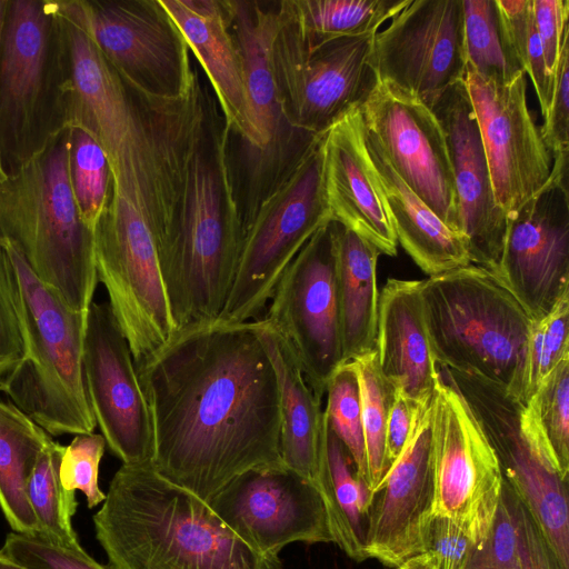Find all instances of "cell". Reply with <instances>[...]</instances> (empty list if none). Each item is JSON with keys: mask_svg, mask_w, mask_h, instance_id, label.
I'll return each mask as SVG.
<instances>
[{"mask_svg": "<svg viewBox=\"0 0 569 569\" xmlns=\"http://www.w3.org/2000/svg\"><path fill=\"white\" fill-rule=\"evenodd\" d=\"M259 327L190 326L136 366L151 413V466L207 502L242 472L284 466L279 388Z\"/></svg>", "mask_w": 569, "mask_h": 569, "instance_id": "cell-1", "label": "cell"}, {"mask_svg": "<svg viewBox=\"0 0 569 569\" xmlns=\"http://www.w3.org/2000/svg\"><path fill=\"white\" fill-rule=\"evenodd\" d=\"M57 6L70 58L68 128H82L100 144L110 166L112 191L142 213L160 254L177 226L204 90L200 83L179 100L142 93L102 56L76 0Z\"/></svg>", "mask_w": 569, "mask_h": 569, "instance_id": "cell-2", "label": "cell"}, {"mask_svg": "<svg viewBox=\"0 0 569 569\" xmlns=\"http://www.w3.org/2000/svg\"><path fill=\"white\" fill-rule=\"evenodd\" d=\"M93 525L110 569H283L151 465L116 471Z\"/></svg>", "mask_w": 569, "mask_h": 569, "instance_id": "cell-3", "label": "cell"}, {"mask_svg": "<svg viewBox=\"0 0 569 569\" xmlns=\"http://www.w3.org/2000/svg\"><path fill=\"white\" fill-rule=\"evenodd\" d=\"M230 132L216 98L204 91L177 226L160 252L177 331L218 319L232 284L242 217L233 187Z\"/></svg>", "mask_w": 569, "mask_h": 569, "instance_id": "cell-4", "label": "cell"}, {"mask_svg": "<svg viewBox=\"0 0 569 569\" xmlns=\"http://www.w3.org/2000/svg\"><path fill=\"white\" fill-rule=\"evenodd\" d=\"M0 279L26 345L24 359L0 391L50 436L93 432L82 363L88 311L71 308L9 242L0 243Z\"/></svg>", "mask_w": 569, "mask_h": 569, "instance_id": "cell-5", "label": "cell"}, {"mask_svg": "<svg viewBox=\"0 0 569 569\" xmlns=\"http://www.w3.org/2000/svg\"><path fill=\"white\" fill-rule=\"evenodd\" d=\"M421 296L437 366L493 385L525 406L532 319L499 278L469 263L421 280Z\"/></svg>", "mask_w": 569, "mask_h": 569, "instance_id": "cell-6", "label": "cell"}, {"mask_svg": "<svg viewBox=\"0 0 569 569\" xmlns=\"http://www.w3.org/2000/svg\"><path fill=\"white\" fill-rule=\"evenodd\" d=\"M69 128L18 173L0 182V243L73 309L88 311L98 283L93 232L77 209L69 179Z\"/></svg>", "mask_w": 569, "mask_h": 569, "instance_id": "cell-7", "label": "cell"}, {"mask_svg": "<svg viewBox=\"0 0 569 569\" xmlns=\"http://www.w3.org/2000/svg\"><path fill=\"white\" fill-rule=\"evenodd\" d=\"M70 83L57 1L8 0L0 46V163L7 178L68 128Z\"/></svg>", "mask_w": 569, "mask_h": 569, "instance_id": "cell-8", "label": "cell"}, {"mask_svg": "<svg viewBox=\"0 0 569 569\" xmlns=\"http://www.w3.org/2000/svg\"><path fill=\"white\" fill-rule=\"evenodd\" d=\"M321 137L311 136L286 161L243 219L236 271L219 320L261 319L287 267L331 221L322 187Z\"/></svg>", "mask_w": 569, "mask_h": 569, "instance_id": "cell-9", "label": "cell"}, {"mask_svg": "<svg viewBox=\"0 0 569 569\" xmlns=\"http://www.w3.org/2000/svg\"><path fill=\"white\" fill-rule=\"evenodd\" d=\"M93 244L98 281L138 366L177 331L157 237L142 213L112 191L93 231Z\"/></svg>", "mask_w": 569, "mask_h": 569, "instance_id": "cell-10", "label": "cell"}, {"mask_svg": "<svg viewBox=\"0 0 569 569\" xmlns=\"http://www.w3.org/2000/svg\"><path fill=\"white\" fill-rule=\"evenodd\" d=\"M373 37L308 46L280 18L271 63L287 126L305 134L321 133L361 106L378 82L371 63Z\"/></svg>", "mask_w": 569, "mask_h": 569, "instance_id": "cell-11", "label": "cell"}, {"mask_svg": "<svg viewBox=\"0 0 569 569\" xmlns=\"http://www.w3.org/2000/svg\"><path fill=\"white\" fill-rule=\"evenodd\" d=\"M431 433L432 515L451 519L477 547L491 527L505 480L473 411L440 370L431 399Z\"/></svg>", "mask_w": 569, "mask_h": 569, "instance_id": "cell-12", "label": "cell"}, {"mask_svg": "<svg viewBox=\"0 0 569 569\" xmlns=\"http://www.w3.org/2000/svg\"><path fill=\"white\" fill-rule=\"evenodd\" d=\"M338 227L330 221L298 252L262 318L290 347L321 399L330 377L343 363L337 297Z\"/></svg>", "mask_w": 569, "mask_h": 569, "instance_id": "cell-13", "label": "cell"}, {"mask_svg": "<svg viewBox=\"0 0 569 569\" xmlns=\"http://www.w3.org/2000/svg\"><path fill=\"white\" fill-rule=\"evenodd\" d=\"M91 39L119 74L163 100L190 97L200 80L190 49L159 0H76Z\"/></svg>", "mask_w": 569, "mask_h": 569, "instance_id": "cell-14", "label": "cell"}, {"mask_svg": "<svg viewBox=\"0 0 569 569\" xmlns=\"http://www.w3.org/2000/svg\"><path fill=\"white\" fill-rule=\"evenodd\" d=\"M568 153L553 156L545 186L507 214L497 277L532 320L569 291Z\"/></svg>", "mask_w": 569, "mask_h": 569, "instance_id": "cell-15", "label": "cell"}, {"mask_svg": "<svg viewBox=\"0 0 569 569\" xmlns=\"http://www.w3.org/2000/svg\"><path fill=\"white\" fill-rule=\"evenodd\" d=\"M371 63L379 81L432 109L466 77L463 0H411L375 34Z\"/></svg>", "mask_w": 569, "mask_h": 569, "instance_id": "cell-16", "label": "cell"}, {"mask_svg": "<svg viewBox=\"0 0 569 569\" xmlns=\"http://www.w3.org/2000/svg\"><path fill=\"white\" fill-rule=\"evenodd\" d=\"M462 393L500 463L505 483L525 507L562 569H569L567 482L551 471L527 441L521 426L523 405L498 387L440 368Z\"/></svg>", "mask_w": 569, "mask_h": 569, "instance_id": "cell-17", "label": "cell"}, {"mask_svg": "<svg viewBox=\"0 0 569 569\" xmlns=\"http://www.w3.org/2000/svg\"><path fill=\"white\" fill-rule=\"evenodd\" d=\"M359 111L363 127L396 173L447 227L462 236L447 138L432 109L378 80Z\"/></svg>", "mask_w": 569, "mask_h": 569, "instance_id": "cell-18", "label": "cell"}, {"mask_svg": "<svg viewBox=\"0 0 569 569\" xmlns=\"http://www.w3.org/2000/svg\"><path fill=\"white\" fill-rule=\"evenodd\" d=\"M89 403L106 445L122 465H151L150 408L133 357L108 302H92L83 342Z\"/></svg>", "mask_w": 569, "mask_h": 569, "instance_id": "cell-19", "label": "cell"}, {"mask_svg": "<svg viewBox=\"0 0 569 569\" xmlns=\"http://www.w3.org/2000/svg\"><path fill=\"white\" fill-rule=\"evenodd\" d=\"M208 503L232 531L263 555L278 556L292 542L333 543L320 493L286 466L242 472Z\"/></svg>", "mask_w": 569, "mask_h": 569, "instance_id": "cell-20", "label": "cell"}, {"mask_svg": "<svg viewBox=\"0 0 569 569\" xmlns=\"http://www.w3.org/2000/svg\"><path fill=\"white\" fill-rule=\"evenodd\" d=\"M465 82L496 201L509 214L545 186L552 168V154L528 107L527 76L497 82L467 68Z\"/></svg>", "mask_w": 569, "mask_h": 569, "instance_id": "cell-21", "label": "cell"}, {"mask_svg": "<svg viewBox=\"0 0 569 569\" xmlns=\"http://www.w3.org/2000/svg\"><path fill=\"white\" fill-rule=\"evenodd\" d=\"M432 502L430 402L419 409L405 449L372 491L365 536L367 558L396 569L423 553Z\"/></svg>", "mask_w": 569, "mask_h": 569, "instance_id": "cell-22", "label": "cell"}, {"mask_svg": "<svg viewBox=\"0 0 569 569\" xmlns=\"http://www.w3.org/2000/svg\"><path fill=\"white\" fill-rule=\"evenodd\" d=\"M432 111L447 138L460 232L467 240L470 262L497 276L507 214L493 194L478 121L465 80L449 88Z\"/></svg>", "mask_w": 569, "mask_h": 569, "instance_id": "cell-23", "label": "cell"}, {"mask_svg": "<svg viewBox=\"0 0 569 569\" xmlns=\"http://www.w3.org/2000/svg\"><path fill=\"white\" fill-rule=\"evenodd\" d=\"M322 187L331 221L397 254L398 240L362 136L359 107L322 132Z\"/></svg>", "mask_w": 569, "mask_h": 569, "instance_id": "cell-24", "label": "cell"}, {"mask_svg": "<svg viewBox=\"0 0 569 569\" xmlns=\"http://www.w3.org/2000/svg\"><path fill=\"white\" fill-rule=\"evenodd\" d=\"M259 336L273 366L279 388L282 463L320 493L331 530L333 502L327 456L328 427L322 399L307 382L287 342L264 319H259Z\"/></svg>", "mask_w": 569, "mask_h": 569, "instance_id": "cell-25", "label": "cell"}, {"mask_svg": "<svg viewBox=\"0 0 569 569\" xmlns=\"http://www.w3.org/2000/svg\"><path fill=\"white\" fill-rule=\"evenodd\" d=\"M159 1L202 67L227 124L257 150L242 59L222 0Z\"/></svg>", "mask_w": 569, "mask_h": 569, "instance_id": "cell-26", "label": "cell"}, {"mask_svg": "<svg viewBox=\"0 0 569 569\" xmlns=\"http://www.w3.org/2000/svg\"><path fill=\"white\" fill-rule=\"evenodd\" d=\"M376 355L381 375L418 405L431 402L438 366L423 315L421 280L389 278L378 302Z\"/></svg>", "mask_w": 569, "mask_h": 569, "instance_id": "cell-27", "label": "cell"}, {"mask_svg": "<svg viewBox=\"0 0 569 569\" xmlns=\"http://www.w3.org/2000/svg\"><path fill=\"white\" fill-rule=\"evenodd\" d=\"M362 136L398 243L415 263L429 277L471 263L465 237L447 227L402 181L363 123Z\"/></svg>", "mask_w": 569, "mask_h": 569, "instance_id": "cell-28", "label": "cell"}, {"mask_svg": "<svg viewBox=\"0 0 569 569\" xmlns=\"http://www.w3.org/2000/svg\"><path fill=\"white\" fill-rule=\"evenodd\" d=\"M222 4L242 59L257 150L270 152L280 139L284 122L271 63L272 43L280 27L279 12L264 9L257 1L222 0Z\"/></svg>", "mask_w": 569, "mask_h": 569, "instance_id": "cell-29", "label": "cell"}, {"mask_svg": "<svg viewBox=\"0 0 569 569\" xmlns=\"http://www.w3.org/2000/svg\"><path fill=\"white\" fill-rule=\"evenodd\" d=\"M380 254L377 248L339 223L337 297L343 362L376 351Z\"/></svg>", "mask_w": 569, "mask_h": 569, "instance_id": "cell-30", "label": "cell"}, {"mask_svg": "<svg viewBox=\"0 0 569 569\" xmlns=\"http://www.w3.org/2000/svg\"><path fill=\"white\" fill-rule=\"evenodd\" d=\"M51 436L12 402L0 400V508L14 532L39 536L27 485Z\"/></svg>", "mask_w": 569, "mask_h": 569, "instance_id": "cell-31", "label": "cell"}, {"mask_svg": "<svg viewBox=\"0 0 569 569\" xmlns=\"http://www.w3.org/2000/svg\"><path fill=\"white\" fill-rule=\"evenodd\" d=\"M411 0H283L279 14L308 46L373 36Z\"/></svg>", "mask_w": 569, "mask_h": 569, "instance_id": "cell-32", "label": "cell"}, {"mask_svg": "<svg viewBox=\"0 0 569 569\" xmlns=\"http://www.w3.org/2000/svg\"><path fill=\"white\" fill-rule=\"evenodd\" d=\"M522 432L539 459L562 480L569 475V355L521 408Z\"/></svg>", "mask_w": 569, "mask_h": 569, "instance_id": "cell-33", "label": "cell"}, {"mask_svg": "<svg viewBox=\"0 0 569 569\" xmlns=\"http://www.w3.org/2000/svg\"><path fill=\"white\" fill-rule=\"evenodd\" d=\"M327 456L333 502V543L351 559L363 561L368 559L365 536L372 492L357 476L345 446L329 428Z\"/></svg>", "mask_w": 569, "mask_h": 569, "instance_id": "cell-34", "label": "cell"}, {"mask_svg": "<svg viewBox=\"0 0 569 569\" xmlns=\"http://www.w3.org/2000/svg\"><path fill=\"white\" fill-rule=\"evenodd\" d=\"M63 446L51 439L41 450L27 485V496L37 519L40 537L68 548L79 543L72 526L78 502L59 478Z\"/></svg>", "mask_w": 569, "mask_h": 569, "instance_id": "cell-35", "label": "cell"}, {"mask_svg": "<svg viewBox=\"0 0 569 569\" xmlns=\"http://www.w3.org/2000/svg\"><path fill=\"white\" fill-rule=\"evenodd\" d=\"M463 10L467 68L497 82H510L522 73L497 0H463Z\"/></svg>", "mask_w": 569, "mask_h": 569, "instance_id": "cell-36", "label": "cell"}, {"mask_svg": "<svg viewBox=\"0 0 569 569\" xmlns=\"http://www.w3.org/2000/svg\"><path fill=\"white\" fill-rule=\"evenodd\" d=\"M69 179L83 223L93 232L112 194V174L100 144L86 130L69 127Z\"/></svg>", "mask_w": 569, "mask_h": 569, "instance_id": "cell-37", "label": "cell"}, {"mask_svg": "<svg viewBox=\"0 0 569 569\" xmlns=\"http://www.w3.org/2000/svg\"><path fill=\"white\" fill-rule=\"evenodd\" d=\"M353 362L360 386L366 483L372 492L383 477L386 427L396 388L381 375L376 351Z\"/></svg>", "mask_w": 569, "mask_h": 569, "instance_id": "cell-38", "label": "cell"}, {"mask_svg": "<svg viewBox=\"0 0 569 569\" xmlns=\"http://www.w3.org/2000/svg\"><path fill=\"white\" fill-rule=\"evenodd\" d=\"M325 396L327 426L345 446L357 476L366 481L360 386L353 361L343 362L337 368L328 381Z\"/></svg>", "mask_w": 569, "mask_h": 569, "instance_id": "cell-39", "label": "cell"}, {"mask_svg": "<svg viewBox=\"0 0 569 569\" xmlns=\"http://www.w3.org/2000/svg\"><path fill=\"white\" fill-rule=\"evenodd\" d=\"M507 37L521 66L530 78L545 117L552 93L541 41L536 28L532 0H497Z\"/></svg>", "mask_w": 569, "mask_h": 569, "instance_id": "cell-40", "label": "cell"}, {"mask_svg": "<svg viewBox=\"0 0 569 569\" xmlns=\"http://www.w3.org/2000/svg\"><path fill=\"white\" fill-rule=\"evenodd\" d=\"M568 355L569 291L546 316L532 320L527 348V401Z\"/></svg>", "mask_w": 569, "mask_h": 569, "instance_id": "cell-41", "label": "cell"}, {"mask_svg": "<svg viewBox=\"0 0 569 569\" xmlns=\"http://www.w3.org/2000/svg\"><path fill=\"white\" fill-rule=\"evenodd\" d=\"M106 440L101 433H79L63 447L59 478L70 491H81L88 508L102 503L106 493L99 487V466L103 457Z\"/></svg>", "mask_w": 569, "mask_h": 569, "instance_id": "cell-42", "label": "cell"}, {"mask_svg": "<svg viewBox=\"0 0 569 569\" xmlns=\"http://www.w3.org/2000/svg\"><path fill=\"white\" fill-rule=\"evenodd\" d=\"M465 569H522L518 525L506 483L491 527L483 541L473 548Z\"/></svg>", "mask_w": 569, "mask_h": 569, "instance_id": "cell-43", "label": "cell"}, {"mask_svg": "<svg viewBox=\"0 0 569 569\" xmlns=\"http://www.w3.org/2000/svg\"><path fill=\"white\" fill-rule=\"evenodd\" d=\"M1 551L30 569H110L89 556L83 548H68L40 536L7 535Z\"/></svg>", "mask_w": 569, "mask_h": 569, "instance_id": "cell-44", "label": "cell"}, {"mask_svg": "<svg viewBox=\"0 0 569 569\" xmlns=\"http://www.w3.org/2000/svg\"><path fill=\"white\" fill-rule=\"evenodd\" d=\"M475 543L451 519L432 515L423 537V553L437 569H465Z\"/></svg>", "mask_w": 569, "mask_h": 569, "instance_id": "cell-45", "label": "cell"}, {"mask_svg": "<svg viewBox=\"0 0 569 569\" xmlns=\"http://www.w3.org/2000/svg\"><path fill=\"white\" fill-rule=\"evenodd\" d=\"M569 38L565 40L553 77L550 103L540 128L546 147L553 156L569 150Z\"/></svg>", "mask_w": 569, "mask_h": 569, "instance_id": "cell-46", "label": "cell"}, {"mask_svg": "<svg viewBox=\"0 0 569 569\" xmlns=\"http://www.w3.org/2000/svg\"><path fill=\"white\" fill-rule=\"evenodd\" d=\"M532 7L546 68L553 80L560 50L569 38V1L532 0Z\"/></svg>", "mask_w": 569, "mask_h": 569, "instance_id": "cell-47", "label": "cell"}, {"mask_svg": "<svg viewBox=\"0 0 569 569\" xmlns=\"http://www.w3.org/2000/svg\"><path fill=\"white\" fill-rule=\"evenodd\" d=\"M423 406L426 405L413 402L401 389L396 388L393 403L386 427L383 476L405 449L412 431L416 416Z\"/></svg>", "mask_w": 569, "mask_h": 569, "instance_id": "cell-48", "label": "cell"}, {"mask_svg": "<svg viewBox=\"0 0 569 569\" xmlns=\"http://www.w3.org/2000/svg\"><path fill=\"white\" fill-rule=\"evenodd\" d=\"M511 497L518 525L522 569H562L536 523L512 491Z\"/></svg>", "mask_w": 569, "mask_h": 569, "instance_id": "cell-49", "label": "cell"}, {"mask_svg": "<svg viewBox=\"0 0 569 569\" xmlns=\"http://www.w3.org/2000/svg\"><path fill=\"white\" fill-rule=\"evenodd\" d=\"M24 357L26 345L20 321L0 279V382Z\"/></svg>", "mask_w": 569, "mask_h": 569, "instance_id": "cell-50", "label": "cell"}, {"mask_svg": "<svg viewBox=\"0 0 569 569\" xmlns=\"http://www.w3.org/2000/svg\"><path fill=\"white\" fill-rule=\"evenodd\" d=\"M396 569H431V561L427 553H421L406 560Z\"/></svg>", "mask_w": 569, "mask_h": 569, "instance_id": "cell-51", "label": "cell"}, {"mask_svg": "<svg viewBox=\"0 0 569 569\" xmlns=\"http://www.w3.org/2000/svg\"><path fill=\"white\" fill-rule=\"evenodd\" d=\"M0 569H30L4 555L0 549Z\"/></svg>", "mask_w": 569, "mask_h": 569, "instance_id": "cell-52", "label": "cell"}, {"mask_svg": "<svg viewBox=\"0 0 569 569\" xmlns=\"http://www.w3.org/2000/svg\"><path fill=\"white\" fill-rule=\"evenodd\" d=\"M7 6H8V0H0V46H1L2 28H3L4 17H6V12H7ZM7 177H6L4 172L2 171L1 163H0V182L3 181Z\"/></svg>", "mask_w": 569, "mask_h": 569, "instance_id": "cell-53", "label": "cell"}, {"mask_svg": "<svg viewBox=\"0 0 569 569\" xmlns=\"http://www.w3.org/2000/svg\"><path fill=\"white\" fill-rule=\"evenodd\" d=\"M430 561H431V560H430ZM431 569H437V568L432 565V562H431Z\"/></svg>", "mask_w": 569, "mask_h": 569, "instance_id": "cell-54", "label": "cell"}]
</instances>
